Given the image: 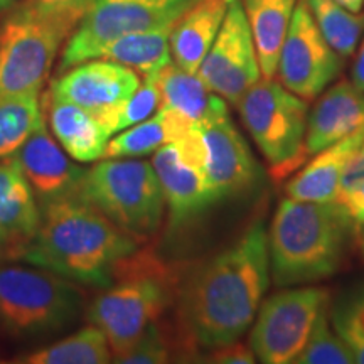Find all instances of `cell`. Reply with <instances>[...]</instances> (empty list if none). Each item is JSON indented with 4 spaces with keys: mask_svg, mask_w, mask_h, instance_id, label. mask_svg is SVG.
<instances>
[{
    "mask_svg": "<svg viewBox=\"0 0 364 364\" xmlns=\"http://www.w3.org/2000/svg\"><path fill=\"white\" fill-rule=\"evenodd\" d=\"M297 364H353L354 356L331 324L329 306L322 309L314 324L302 353L295 359Z\"/></svg>",
    "mask_w": 364,
    "mask_h": 364,
    "instance_id": "29",
    "label": "cell"
},
{
    "mask_svg": "<svg viewBox=\"0 0 364 364\" xmlns=\"http://www.w3.org/2000/svg\"><path fill=\"white\" fill-rule=\"evenodd\" d=\"M263 78H275L279 54L299 0H241Z\"/></svg>",
    "mask_w": 364,
    "mask_h": 364,
    "instance_id": "23",
    "label": "cell"
},
{
    "mask_svg": "<svg viewBox=\"0 0 364 364\" xmlns=\"http://www.w3.org/2000/svg\"><path fill=\"white\" fill-rule=\"evenodd\" d=\"M236 107L275 179L287 177L307 161L306 100L287 90L279 80L260 78Z\"/></svg>",
    "mask_w": 364,
    "mask_h": 364,
    "instance_id": "7",
    "label": "cell"
},
{
    "mask_svg": "<svg viewBox=\"0 0 364 364\" xmlns=\"http://www.w3.org/2000/svg\"><path fill=\"white\" fill-rule=\"evenodd\" d=\"M162 105L161 91L154 78H144L139 88L132 97L122 103L117 110L105 115L100 124L105 127L108 135H115L118 132L129 129L132 125L140 124L152 117Z\"/></svg>",
    "mask_w": 364,
    "mask_h": 364,
    "instance_id": "30",
    "label": "cell"
},
{
    "mask_svg": "<svg viewBox=\"0 0 364 364\" xmlns=\"http://www.w3.org/2000/svg\"><path fill=\"white\" fill-rule=\"evenodd\" d=\"M194 125V122L172 108L161 107L147 120L129 127V130L118 132L117 136L108 140L105 157L135 159L150 156L164 145L177 142Z\"/></svg>",
    "mask_w": 364,
    "mask_h": 364,
    "instance_id": "22",
    "label": "cell"
},
{
    "mask_svg": "<svg viewBox=\"0 0 364 364\" xmlns=\"http://www.w3.org/2000/svg\"><path fill=\"white\" fill-rule=\"evenodd\" d=\"M361 127H364V93L351 81L341 80L327 88L309 112L307 156L312 157Z\"/></svg>",
    "mask_w": 364,
    "mask_h": 364,
    "instance_id": "18",
    "label": "cell"
},
{
    "mask_svg": "<svg viewBox=\"0 0 364 364\" xmlns=\"http://www.w3.org/2000/svg\"><path fill=\"white\" fill-rule=\"evenodd\" d=\"M41 206L29 181L14 157L0 159V257L16 258L33 240Z\"/></svg>",
    "mask_w": 364,
    "mask_h": 364,
    "instance_id": "17",
    "label": "cell"
},
{
    "mask_svg": "<svg viewBox=\"0 0 364 364\" xmlns=\"http://www.w3.org/2000/svg\"><path fill=\"white\" fill-rule=\"evenodd\" d=\"M75 26L46 17L29 4L0 26V100L41 93L63 41Z\"/></svg>",
    "mask_w": 364,
    "mask_h": 364,
    "instance_id": "8",
    "label": "cell"
},
{
    "mask_svg": "<svg viewBox=\"0 0 364 364\" xmlns=\"http://www.w3.org/2000/svg\"><path fill=\"white\" fill-rule=\"evenodd\" d=\"M336 201L344 206L356 226H364V181L353 188L341 191Z\"/></svg>",
    "mask_w": 364,
    "mask_h": 364,
    "instance_id": "35",
    "label": "cell"
},
{
    "mask_svg": "<svg viewBox=\"0 0 364 364\" xmlns=\"http://www.w3.org/2000/svg\"><path fill=\"white\" fill-rule=\"evenodd\" d=\"M174 24L122 36L105 46L98 58L120 63L140 73L144 78H152L172 61L171 33Z\"/></svg>",
    "mask_w": 364,
    "mask_h": 364,
    "instance_id": "24",
    "label": "cell"
},
{
    "mask_svg": "<svg viewBox=\"0 0 364 364\" xmlns=\"http://www.w3.org/2000/svg\"><path fill=\"white\" fill-rule=\"evenodd\" d=\"M329 316L334 331L351 349L354 361L364 364V292L336 306Z\"/></svg>",
    "mask_w": 364,
    "mask_h": 364,
    "instance_id": "31",
    "label": "cell"
},
{
    "mask_svg": "<svg viewBox=\"0 0 364 364\" xmlns=\"http://www.w3.org/2000/svg\"><path fill=\"white\" fill-rule=\"evenodd\" d=\"M182 279L177 267L147 250H136L118 262L113 282L86 311L90 324L107 336L113 363L176 302Z\"/></svg>",
    "mask_w": 364,
    "mask_h": 364,
    "instance_id": "4",
    "label": "cell"
},
{
    "mask_svg": "<svg viewBox=\"0 0 364 364\" xmlns=\"http://www.w3.org/2000/svg\"><path fill=\"white\" fill-rule=\"evenodd\" d=\"M172 338L169 332L164 331L161 318L152 322L142 332L134 346L117 363L122 364H162L172 361Z\"/></svg>",
    "mask_w": 364,
    "mask_h": 364,
    "instance_id": "32",
    "label": "cell"
},
{
    "mask_svg": "<svg viewBox=\"0 0 364 364\" xmlns=\"http://www.w3.org/2000/svg\"><path fill=\"white\" fill-rule=\"evenodd\" d=\"M359 248H361V252L364 255V230L359 233Z\"/></svg>",
    "mask_w": 364,
    "mask_h": 364,
    "instance_id": "40",
    "label": "cell"
},
{
    "mask_svg": "<svg viewBox=\"0 0 364 364\" xmlns=\"http://www.w3.org/2000/svg\"><path fill=\"white\" fill-rule=\"evenodd\" d=\"M196 75L204 81L209 91L235 107L243 95L263 78L241 0L230 4L220 33Z\"/></svg>",
    "mask_w": 364,
    "mask_h": 364,
    "instance_id": "13",
    "label": "cell"
},
{
    "mask_svg": "<svg viewBox=\"0 0 364 364\" xmlns=\"http://www.w3.org/2000/svg\"><path fill=\"white\" fill-rule=\"evenodd\" d=\"M356 225L341 203L284 199L268 230L270 273L279 287L306 285L339 270Z\"/></svg>",
    "mask_w": 364,
    "mask_h": 364,
    "instance_id": "3",
    "label": "cell"
},
{
    "mask_svg": "<svg viewBox=\"0 0 364 364\" xmlns=\"http://www.w3.org/2000/svg\"><path fill=\"white\" fill-rule=\"evenodd\" d=\"M196 127L206 147L208 179L218 203L252 189L258 176L257 162L228 115L225 100L213 95L206 113Z\"/></svg>",
    "mask_w": 364,
    "mask_h": 364,
    "instance_id": "14",
    "label": "cell"
},
{
    "mask_svg": "<svg viewBox=\"0 0 364 364\" xmlns=\"http://www.w3.org/2000/svg\"><path fill=\"white\" fill-rule=\"evenodd\" d=\"M75 196L139 241L157 233L166 209L154 166L135 159H108L86 169Z\"/></svg>",
    "mask_w": 364,
    "mask_h": 364,
    "instance_id": "5",
    "label": "cell"
},
{
    "mask_svg": "<svg viewBox=\"0 0 364 364\" xmlns=\"http://www.w3.org/2000/svg\"><path fill=\"white\" fill-rule=\"evenodd\" d=\"M152 78L161 91V107L172 108L194 124L201 120L215 95L196 73L182 70L172 61Z\"/></svg>",
    "mask_w": 364,
    "mask_h": 364,
    "instance_id": "26",
    "label": "cell"
},
{
    "mask_svg": "<svg viewBox=\"0 0 364 364\" xmlns=\"http://www.w3.org/2000/svg\"><path fill=\"white\" fill-rule=\"evenodd\" d=\"M231 2L233 0H196L177 19L171 33V54L177 66L198 73Z\"/></svg>",
    "mask_w": 364,
    "mask_h": 364,
    "instance_id": "20",
    "label": "cell"
},
{
    "mask_svg": "<svg viewBox=\"0 0 364 364\" xmlns=\"http://www.w3.org/2000/svg\"><path fill=\"white\" fill-rule=\"evenodd\" d=\"M16 0H0V11H6V9L12 7Z\"/></svg>",
    "mask_w": 364,
    "mask_h": 364,
    "instance_id": "39",
    "label": "cell"
},
{
    "mask_svg": "<svg viewBox=\"0 0 364 364\" xmlns=\"http://www.w3.org/2000/svg\"><path fill=\"white\" fill-rule=\"evenodd\" d=\"M85 295L70 279L44 268L0 265V322L17 338H39L71 326Z\"/></svg>",
    "mask_w": 364,
    "mask_h": 364,
    "instance_id": "6",
    "label": "cell"
},
{
    "mask_svg": "<svg viewBox=\"0 0 364 364\" xmlns=\"http://www.w3.org/2000/svg\"><path fill=\"white\" fill-rule=\"evenodd\" d=\"M44 105L54 139L68 156L80 162H95L105 157L110 135L97 117L49 93L44 97Z\"/></svg>",
    "mask_w": 364,
    "mask_h": 364,
    "instance_id": "21",
    "label": "cell"
},
{
    "mask_svg": "<svg viewBox=\"0 0 364 364\" xmlns=\"http://www.w3.org/2000/svg\"><path fill=\"white\" fill-rule=\"evenodd\" d=\"M351 83L364 93V38L359 41L351 68Z\"/></svg>",
    "mask_w": 364,
    "mask_h": 364,
    "instance_id": "37",
    "label": "cell"
},
{
    "mask_svg": "<svg viewBox=\"0 0 364 364\" xmlns=\"http://www.w3.org/2000/svg\"><path fill=\"white\" fill-rule=\"evenodd\" d=\"M29 181L39 206L65 196H75L86 169L73 164L41 122L34 134L12 156Z\"/></svg>",
    "mask_w": 364,
    "mask_h": 364,
    "instance_id": "16",
    "label": "cell"
},
{
    "mask_svg": "<svg viewBox=\"0 0 364 364\" xmlns=\"http://www.w3.org/2000/svg\"><path fill=\"white\" fill-rule=\"evenodd\" d=\"M363 145L364 127L314 154L311 161L287 184L285 191L289 198L299 201H334L349 162Z\"/></svg>",
    "mask_w": 364,
    "mask_h": 364,
    "instance_id": "19",
    "label": "cell"
},
{
    "mask_svg": "<svg viewBox=\"0 0 364 364\" xmlns=\"http://www.w3.org/2000/svg\"><path fill=\"white\" fill-rule=\"evenodd\" d=\"M139 73L108 59H90L70 68L51 83L49 95L85 108L102 120L117 110L139 88Z\"/></svg>",
    "mask_w": 364,
    "mask_h": 364,
    "instance_id": "15",
    "label": "cell"
},
{
    "mask_svg": "<svg viewBox=\"0 0 364 364\" xmlns=\"http://www.w3.org/2000/svg\"><path fill=\"white\" fill-rule=\"evenodd\" d=\"M95 0H27L31 7L46 17L75 26L83 19Z\"/></svg>",
    "mask_w": 364,
    "mask_h": 364,
    "instance_id": "33",
    "label": "cell"
},
{
    "mask_svg": "<svg viewBox=\"0 0 364 364\" xmlns=\"http://www.w3.org/2000/svg\"><path fill=\"white\" fill-rule=\"evenodd\" d=\"M329 292L321 287L282 290L263 300L250 332V348L265 364H290L302 353Z\"/></svg>",
    "mask_w": 364,
    "mask_h": 364,
    "instance_id": "10",
    "label": "cell"
},
{
    "mask_svg": "<svg viewBox=\"0 0 364 364\" xmlns=\"http://www.w3.org/2000/svg\"><path fill=\"white\" fill-rule=\"evenodd\" d=\"M43 120L39 93L0 100V159L12 157Z\"/></svg>",
    "mask_w": 364,
    "mask_h": 364,
    "instance_id": "28",
    "label": "cell"
},
{
    "mask_svg": "<svg viewBox=\"0 0 364 364\" xmlns=\"http://www.w3.org/2000/svg\"><path fill=\"white\" fill-rule=\"evenodd\" d=\"M152 166L169 208L172 226L184 225L218 203L209 186L206 147L199 132L191 130L177 142L154 152Z\"/></svg>",
    "mask_w": 364,
    "mask_h": 364,
    "instance_id": "12",
    "label": "cell"
},
{
    "mask_svg": "<svg viewBox=\"0 0 364 364\" xmlns=\"http://www.w3.org/2000/svg\"><path fill=\"white\" fill-rule=\"evenodd\" d=\"M364 181V145L358 150V154L354 159L349 162L348 169L344 172L343 184H341V191H346L353 186L359 184V182ZM339 191V193H341Z\"/></svg>",
    "mask_w": 364,
    "mask_h": 364,
    "instance_id": "36",
    "label": "cell"
},
{
    "mask_svg": "<svg viewBox=\"0 0 364 364\" xmlns=\"http://www.w3.org/2000/svg\"><path fill=\"white\" fill-rule=\"evenodd\" d=\"M41 223L17 260L73 282L108 287L118 262L139 250V240L78 196L41 206Z\"/></svg>",
    "mask_w": 364,
    "mask_h": 364,
    "instance_id": "2",
    "label": "cell"
},
{
    "mask_svg": "<svg viewBox=\"0 0 364 364\" xmlns=\"http://www.w3.org/2000/svg\"><path fill=\"white\" fill-rule=\"evenodd\" d=\"M107 336L90 324L48 348L24 354L16 363L24 364H105L112 363Z\"/></svg>",
    "mask_w": 364,
    "mask_h": 364,
    "instance_id": "25",
    "label": "cell"
},
{
    "mask_svg": "<svg viewBox=\"0 0 364 364\" xmlns=\"http://www.w3.org/2000/svg\"><path fill=\"white\" fill-rule=\"evenodd\" d=\"M270 285L268 233L262 221L184 277L177 294V341L186 354L238 341Z\"/></svg>",
    "mask_w": 364,
    "mask_h": 364,
    "instance_id": "1",
    "label": "cell"
},
{
    "mask_svg": "<svg viewBox=\"0 0 364 364\" xmlns=\"http://www.w3.org/2000/svg\"><path fill=\"white\" fill-rule=\"evenodd\" d=\"M206 363H216V364H255L257 356H255L253 349L250 344H243L238 341L235 343L220 346V348L211 349L208 351Z\"/></svg>",
    "mask_w": 364,
    "mask_h": 364,
    "instance_id": "34",
    "label": "cell"
},
{
    "mask_svg": "<svg viewBox=\"0 0 364 364\" xmlns=\"http://www.w3.org/2000/svg\"><path fill=\"white\" fill-rule=\"evenodd\" d=\"M344 70V58L331 48L314 19L307 0H299L282 44L277 80L297 97L312 102Z\"/></svg>",
    "mask_w": 364,
    "mask_h": 364,
    "instance_id": "11",
    "label": "cell"
},
{
    "mask_svg": "<svg viewBox=\"0 0 364 364\" xmlns=\"http://www.w3.org/2000/svg\"><path fill=\"white\" fill-rule=\"evenodd\" d=\"M324 39L336 53L349 58L356 53L364 33V14L351 12L334 0H307Z\"/></svg>",
    "mask_w": 364,
    "mask_h": 364,
    "instance_id": "27",
    "label": "cell"
},
{
    "mask_svg": "<svg viewBox=\"0 0 364 364\" xmlns=\"http://www.w3.org/2000/svg\"><path fill=\"white\" fill-rule=\"evenodd\" d=\"M334 2L341 4V6L349 9L351 12H363L364 0H334Z\"/></svg>",
    "mask_w": 364,
    "mask_h": 364,
    "instance_id": "38",
    "label": "cell"
},
{
    "mask_svg": "<svg viewBox=\"0 0 364 364\" xmlns=\"http://www.w3.org/2000/svg\"><path fill=\"white\" fill-rule=\"evenodd\" d=\"M196 0H95L63 49L59 70L97 59L122 36L174 24Z\"/></svg>",
    "mask_w": 364,
    "mask_h": 364,
    "instance_id": "9",
    "label": "cell"
}]
</instances>
